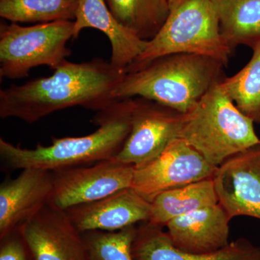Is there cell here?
Segmentation results:
<instances>
[{"label": "cell", "mask_w": 260, "mask_h": 260, "mask_svg": "<svg viewBox=\"0 0 260 260\" xmlns=\"http://www.w3.org/2000/svg\"><path fill=\"white\" fill-rule=\"evenodd\" d=\"M200 54L229 63L232 51L220 35L211 0H169V14L158 34L125 73L143 68L159 56Z\"/></svg>", "instance_id": "obj_5"}, {"label": "cell", "mask_w": 260, "mask_h": 260, "mask_svg": "<svg viewBox=\"0 0 260 260\" xmlns=\"http://www.w3.org/2000/svg\"><path fill=\"white\" fill-rule=\"evenodd\" d=\"M185 114L143 98H134L131 129L114 161L141 167L179 138Z\"/></svg>", "instance_id": "obj_7"}, {"label": "cell", "mask_w": 260, "mask_h": 260, "mask_svg": "<svg viewBox=\"0 0 260 260\" xmlns=\"http://www.w3.org/2000/svg\"><path fill=\"white\" fill-rule=\"evenodd\" d=\"M104 32L112 46L110 62L124 70L133 64L145 51L148 41L137 37L114 18L105 0H79L74 21V37L78 39L85 28Z\"/></svg>", "instance_id": "obj_16"}, {"label": "cell", "mask_w": 260, "mask_h": 260, "mask_svg": "<svg viewBox=\"0 0 260 260\" xmlns=\"http://www.w3.org/2000/svg\"><path fill=\"white\" fill-rule=\"evenodd\" d=\"M80 233L117 232L140 222L149 221L151 203L132 188L103 199L65 210Z\"/></svg>", "instance_id": "obj_13"}, {"label": "cell", "mask_w": 260, "mask_h": 260, "mask_svg": "<svg viewBox=\"0 0 260 260\" xmlns=\"http://www.w3.org/2000/svg\"><path fill=\"white\" fill-rule=\"evenodd\" d=\"M220 83L186 113L179 135L215 167L260 142L254 121L238 109Z\"/></svg>", "instance_id": "obj_4"}, {"label": "cell", "mask_w": 260, "mask_h": 260, "mask_svg": "<svg viewBox=\"0 0 260 260\" xmlns=\"http://www.w3.org/2000/svg\"><path fill=\"white\" fill-rule=\"evenodd\" d=\"M218 203L213 178L196 181L157 195L148 222L164 227L173 219Z\"/></svg>", "instance_id": "obj_18"}, {"label": "cell", "mask_w": 260, "mask_h": 260, "mask_svg": "<svg viewBox=\"0 0 260 260\" xmlns=\"http://www.w3.org/2000/svg\"><path fill=\"white\" fill-rule=\"evenodd\" d=\"M213 167L186 140H173L158 156L135 167L132 189L151 203L164 191L213 178Z\"/></svg>", "instance_id": "obj_8"}, {"label": "cell", "mask_w": 260, "mask_h": 260, "mask_svg": "<svg viewBox=\"0 0 260 260\" xmlns=\"http://www.w3.org/2000/svg\"><path fill=\"white\" fill-rule=\"evenodd\" d=\"M134 99L117 101L98 112L94 122L99 128L82 137L54 138L49 146L22 148L0 138V157L13 170L32 169L54 171L83 167L111 160L120 151L131 129Z\"/></svg>", "instance_id": "obj_2"}, {"label": "cell", "mask_w": 260, "mask_h": 260, "mask_svg": "<svg viewBox=\"0 0 260 260\" xmlns=\"http://www.w3.org/2000/svg\"><path fill=\"white\" fill-rule=\"evenodd\" d=\"M54 172L22 169L0 185V239L20 230L50 202Z\"/></svg>", "instance_id": "obj_12"}, {"label": "cell", "mask_w": 260, "mask_h": 260, "mask_svg": "<svg viewBox=\"0 0 260 260\" xmlns=\"http://www.w3.org/2000/svg\"><path fill=\"white\" fill-rule=\"evenodd\" d=\"M137 229L132 225L117 232L82 233L88 260H135L133 244Z\"/></svg>", "instance_id": "obj_22"}, {"label": "cell", "mask_w": 260, "mask_h": 260, "mask_svg": "<svg viewBox=\"0 0 260 260\" xmlns=\"http://www.w3.org/2000/svg\"><path fill=\"white\" fill-rule=\"evenodd\" d=\"M225 65L210 56L177 53L159 56L126 73L113 92L114 101L143 98L186 114L215 83Z\"/></svg>", "instance_id": "obj_3"}, {"label": "cell", "mask_w": 260, "mask_h": 260, "mask_svg": "<svg viewBox=\"0 0 260 260\" xmlns=\"http://www.w3.org/2000/svg\"><path fill=\"white\" fill-rule=\"evenodd\" d=\"M105 1L116 20L144 41L158 34L169 14V0Z\"/></svg>", "instance_id": "obj_19"}, {"label": "cell", "mask_w": 260, "mask_h": 260, "mask_svg": "<svg viewBox=\"0 0 260 260\" xmlns=\"http://www.w3.org/2000/svg\"><path fill=\"white\" fill-rule=\"evenodd\" d=\"M79 0H0V16L11 23L75 21Z\"/></svg>", "instance_id": "obj_20"}, {"label": "cell", "mask_w": 260, "mask_h": 260, "mask_svg": "<svg viewBox=\"0 0 260 260\" xmlns=\"http://www.w3.org/2000/svg\"><path fill=\"white\" fill-rule=\"evenodd\" d=\"M125 73L102 59L64 61L51 76L0 90V117L32 124L70 107L100 112L117 102L113 92Z\"/></svg>", "instance_id": "obj_1"}, {"label": "cell", "mask_w": 260, "mask_h": 260, "mask_svg": "<svg viewBox=\"0 0 260 260\" xmlns=\"http://www.w3.org/2000/svg\"><path fill=\"white\" fill-rule=\"evenodd\" d=\"M213 179L218 203L231 218L260 220V142L225 160Z\"/></svg>", "instance_id": "obj_10"}, {"label": "cell", "mask_w": 260, "mask_h": 260, "mask_svg": "<svg viewBox=\"0 0 260 260\" xmlns=\"http://www.w3.org/2000/svg\"><path fill=\"white\" fill-rule=\"evenodd\" d=\"M74 37V21L64 20L20 26L0 25V76L8 79L28 77L38 66L55 70L71 50L67 43Z\"/></svg>", "instance_id": "obj_6"}, {"label": "cell", "mask_w": 260, "mask_h": 260, "mask_svg": "<svg viewBox=\"0 0 260 260\" xmlns=\"http://www.w3.org/2000/svg\"><path fill=\"white\" fill-rule=\"evenodd\" d=\"M220 35L234 51L260 42V0H211Z\"/></svg>", "instance_id": "obj_17"}, {"label": "cell", "mask_w": 260, "mask_h": 260, "mask_svg": "<svg viewBox=\"0 0 260 260\" xmlns=\"http://www.w3.org/2000/svg\"><path fill=\"white\" fill-rule=\"evenodd\" d=\"M251 49L249 62L237 74L224 78L220 85L242 114L260 124V42Z\"/></svg>", "instance_id": "obj_21"}, {"label": "cell", "mask_w": 260, "mask_h": 260, "mask_svg": "<svg viewBox=\"0 0 260 260\" xmlns=\"http://www.w3.org/2000/svg\"><path fill=\"white\" fill-rule=\"evenodd\" d=\"M0 260H34L20 230L0 239Z\"/></svg>", "instance_id": "obj_23"}, {"label": "cell", "mask_w": 260, "mask_h": 260, "mask_svg": "<svg viewBox=\"0 0 260 260\" xmlns=\"http://www.w3.org/2000/svg\"><path fill=\"white\" fill-rule=\"evenodd\" d=\"M232 218L219 203L194 210L165 225L173 244L186 252L207 254L229 245Z\"/></svg>", "instance_id": "obj_14"}, {"label": "cell", "mask_w": 260, "mask_h": 260, "mask_svg": "<svg viewBox=\"0 0 260 260\" xmlns=\"http://www.w3.org/2000/svg\"><path fill=\"white\" fill-rule=\"evenodd\" d=\"M162 228L148 221L138 228L133 244L135 260H260V247L244 239L214 252H186L173 244Z\"/></svg>", "instance_id": "obj_15"}, {"label": "cell", "mask_w": 260, "mask_h": 260, "mask_svg": "<svg viewBox=\"0 0 260 260\" xmlns=\"http://www.w3.org/2000/svg\"><path fill=\"white\" fill-rule=\"evenodd\" d=\"M20 231L34 260H88L82 233L64 210L47 205Z\"/></svg>", "instance_id": "obj_11"}, {"label": "cell", "mask_w": 260, "mask_h": 260, "mask_svg": "<svg viewBox=\"0 0 260 260\" xmlns=\"http://www.w3.org/2000/svg\"><path fill=\"white\" fill-rule=\"evenodd\" d=\"M135 167L111 160L92 167H78L54 172V189L49 204L67 210L107 198L132 187Z\"/></svg>", "instance_id": "obj_9"}]
</instances>
